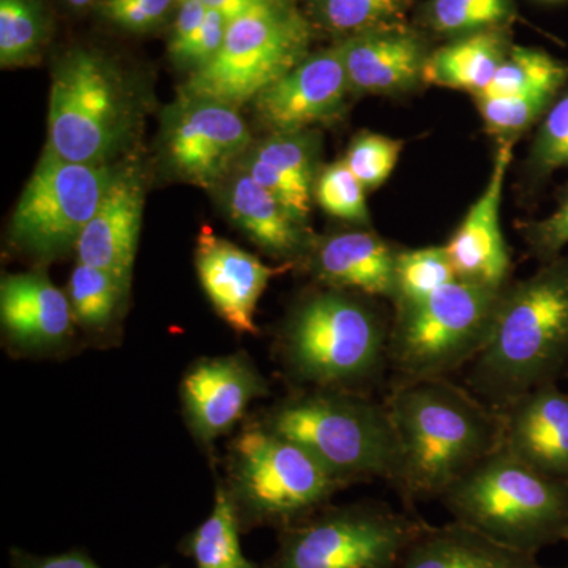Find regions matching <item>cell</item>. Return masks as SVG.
<instances>
[{
  "mask_svg": "<svg viewBox=\"0 0 568 568\" xmlns=\"http://www.w3.org/2000/svg\"><path fill=\"white\" fill-rule=\"evenodd\" d=\"M426 525L381 503L325 506L278 530V547L261 568H402Z\"/></svg>",
  "mask_w": 568,
  "mask_h": 568,
  "instance_id": "ba28073f",
  "label": "cell"
},
{
  "mask_svg": "<svg viewBox=\"0 0 568 568\" xmlns=\"http://www.w3.org/2000/svg\"><path fill=\"white\" fill-rule=\"evenodd\" d=\"M440 499L455 521L517 551L568 541V484L500 446Z\"/></svg>",
  "mask_w": 568,
  "mask_h": 568,
  "instance_id": "3957f363",
  "label": "cell"
},
{
  "mask_svg": "<svg viewBox=\"0 0 568 568\" xmlns=\"http://www.w3.org/2000/svg\"><path fill=\"white\" fill-rule=\"evenodd\" d=\"M207 10L197 0H179L178 17H175L173 36L170 41V52L174 61L200 31Z\"/></svg>",
  "mask_w": 568,
  "mask_h": 568,
  "instance_id": "60d3db41",
  "label": "cell"
},
{
  "mask_svg": "<svg viewBox=\"0 0 568 568\" xmlns=\"http://www.w3.org/2000/svg\"><path fill=\"white\" fill-rule=\"evenodd\" d=\"M504 291L448 283L417 304L398 306L387 361L402 381L446 377L487 346Z\"/></svg>",
  "mask_w": 568,
  "mask_h": 568,
  "instance_id": "52a82bcc",
  "label": "cell"
},
{
  "mask_svg": "<svg viewBox=\"0 0 568 568\" xmlns=\"http://www.w3.org/2000/svg\"><path fill=\"white\" fill-rule=\"evenodd\" d=\"M0 321L7 339L29 354H50L73 338L69 294L44 272L6 275L0 283Z\"/></svg>",
  "mask_w": 568,
  "mask_h": 568,
  "instance_id": "2e32d148",
  "label": "cell"
},
{
  "mask_svg": "<svg viewBox=\"0 0 568 568\" xmlns=\"http://www.w3.org/2000/svg\"><path fill=\"white\" fill-rule=\"evenodd\" d=\"M383 320L361 298L331 290L301 302L284 324L282 357L297 383L353 390L387 361Z\"/></svg>",
  "mask_w": 568,
  "mask_h": 568,
  "instance_id": "8992f818",
  "label": "cell"
},
{
  "mask_svg": "<svg viewBox=\"0 0 568 568\" xmlns=\"http://www.w3.org/2000/svg\"><path fill=\"white\" fill-rule=\"evenodd\" d=\"M242 534L276 532L328 506L346 488L304 447L253 422L231 440L226 484Z\"/></svg>",
  "mask_w": 568,
  "mask_h": 568,
  "instance_id": "5b68a950",
  "label": "cell"
},
{
  "mask_svg": "<svg viewBox=\"0 0 568 568\" xmlns=\"http://www.w3.org/2000/svg\"><path fill=\"white\" fill-rule=\"evenodd\" d=\"M241 536L233 504L220 484L211 515L182 538L179 551L193 560L194 568H261L242 551Z\"/></svg>",
  "mask_w": 568,
  "mask_h": 568,
  "instance_id": "484cf974",
  "label": "cell"
},
{
  "mask_svg": "<svg viewBox=\"0 0 568 568\" xmlns=\"http://www.w3.org/2000/svg\"><path fill=\"white\" fill-rule=\"evenodd\" d=\"M115 171L110 163H73L43 152L11 216L13 244L39 260L74 252Z\"/></svg>",
  "mask_w": 568,
  "mask_h": 568,
  "instance_id": "8fae6325",
  "label": "cell"
},
{
  "mask_svg": "<svg viewBox=\"0 0 568 568\" xmlns=\"http://www.w3.org/2000/svg\"><path fill=\"white\" fill-rule=\"evenodd\" d=\"M402 568H547L537 556L497 544L459 521L426 525L410 544Z\"/></svg>",
  "mask_w": 568,
  "mask_h": 568,
  "instance_id": "cb8c5ba5",
  "label": "cell"
},
{
  "mask_svg": "<svg viewBox=\"0 0 568 568\" xmlns=\"http://www.w3.org/2000/svg\"><path fill=\"white\" fill-rule=\"evenodd\" d=\"M568 80V67L545 51L514 47L508 50L495 74V80L476 99L503 97L556 95Z\"/></svg>",
  "mask_w": 568,
  "mask_h": 568,
  "instance_id": "4316f807",
  "label": "cell"
},
{
  "mask_svg": "<svg viewBox=\"0 0 568 568\" xmlns=\"http://www.w3.org/2000/svg\"><path fill=\"white\" fill-rule=\"evenodd\" d=\"M568 361V261H551L514 290L504 291L487 346L469 386L503 409L541 384L555 383Z\"/></svg>",
  "mask_w": 568,
  "mask_h": 568,
  "instance_id": "7a4b0ae2",
  "label": "cell"
},
{
  "mask_svg": "<svg viewBox=\"0 0 568 568\" xmlns=\"http://www.w3.org/2000/svg\"><path fill=\"white\" fill-rule=\"evenodd\" d=\"M510 14V0H432L426 9L435 31L457 36L495 29Z\"/></svg>",
  "mask_w": 568,
  "mask_h": 568,
  "instance_id": "1f68e13d",
  "label": "cell"
},
{
  "mask_svg": "<svg viewBox=\"0 0 568 568\" xmlns=\"http://www.w3.org/2000/svg\"><path fill=\"white\" fill-rule=\"evenodd\" d=\"M457 280L446 246H426L396 253V306L417 304Z\"/></svg>",
  "mask_w": 568,
  "mask_h": 568,
  "instance_id": "f1b7e54d",
  "label": "cell"
},
{
  "mask_svg": "<svg viewBox=\"0 0 568 568\" xmlns=\"http://www.w3.org/2000/svg\"><path fill=\"white\" fill-rule=\"evenodd\" d=\"M409 0H315L317 21L328 31L358 33L398 28Z\"/></svg>",
  "mask_w": 568,
  "mask_h": 568,
  "instance_id": "f546056e",
  "label": "cell"
},
{
  "mask_svg": "<svg viewBox=\"0 0 568 568\" xmlns=\"http://www.w3.org/2000/svg\"><path fill=\"white\" fill-rule=\"evenodd\" d=\"M510 162L511 141H504L497 149L487 189L444 245L459 282L496 291H503L506 283L510 256L500 230L499 212Z\"/></svg>",
  "mask_w": 568,
  "mask_h": 568,
  "instance_id": "e0dca14e",
  "label": "cell"
},
{
  "mask_svg": "<svg viewBox=\"0 0 568 568\" xmlns=\"http://www.w3.org/2000/svg\"><path fill=\"white\" fill-rule=\"evenodd\" d=\"M555 97L534 93L503 99H477V104L489 132L508 138L536 122L538 115L548 110Z\"/></svg>",
  "mask_w": 568,
  "mask_h": 568,
  "instance_id": "e575fe53",
  "label": "cell"
},
{
  "mask_svg": "<svg viewBox=\"0 0 568 568\" xmlns=\"http://www.w3.org/2000/svg\"><path fill=\"white\" fill-rule=\"evenodd\" d=\"M267 394L264 376L244 353L197 361L181 387L186 424L204 446L227 435L244 418L250 403Z\"/></svg>",
  "mask_w": 568,
  "mask_h": 568,
  "instance_id": "4fadbf2b",
  "label": "cell"
},
{
  "mask_svg": "<svg viewBox=\"0 0 568 568\" xmlns=\"http://www.w3.org/2000/svg\"><path fill=\"white\" fill-rule=\"evenodd\" d=\"M310 39L308 22L290 3L254 10L230 21L222 50L192 71L182 95L244 106L304 61Z\"/></svg>",
  "mask_w": 568,
  "mask_h": 568,
  "instance_id": "30bf717a",
  "label": "cell"
},
{
  "mask_svg": "<svg viewBox=\"0 0 568 568\" xmlns=\"http://www.w3.org/2000/svg\"><path fill=\"white\" fill-rule=\"evenodd\" d=\"M402 149V141L394 138L377 133H362L347 149L343 162L366 190H373L390 178Z\"/></svg>",
  "mask_w": 568,
  "mask_h": 568,
  "instance_id": "836d02e7",
  "label": "cell"
},
{
  "mask_svg": "<svg viewBox=\"0 0 568 568\" xmlns=\"http://www.w3.org/2000/svg\"><path fill=\"white\" fill-rule=\"evenodd\" d=\"M351 91L394 93L422 80L426 58L416 33L398 28L347 37L338 47Z\"/></svg>",
  "mask_w": 568,
  "mask_h": 568,
  "instance_id": "ffe728a7",
  "label": "cell"
},
{
  "mask_svg": "<svg viewBox=\"0 0 568 568\" xmlns=\"http://www.w3.org/2000/svg\"><path fill=\"white\" fill-rule=\"evenodd\" d=\"M365 192V186L351 173L345 162L331 164L317 175L316 203L335 219L365 223L368 220Z\"/></svg>",
  "mask_w": 568,
  "mask_h": 568,
  "instance_id": "d6a6232c",
  "label": "cell"
},
{
  "mask_svg": "<svg viewBox=\"0 0 568 568\" xmlns=\"http://www.w3.org/2000/svg\"><path fill=\"white\" fill-rule=\"evenodd\" d=\"M534 163L541 171L568 168V92L549 108L541 123L534 145Z\"/></svg>",
  "mask_w": 568,
  "mask_h": 568,
  "instance_id": "d590c367",
  "label": "cell"
},
{
  "mask_svg": "<svg viewBox=\"0 0 568 568\" xmlns=\"http://www.w3.org/2000/svg\"><path fill=\"white\" fill-rule=\"evenodd\" d=\"M133 108L108 61L89 51L62 59L51 84L44 152L73 163H110L129 140Z\"/></svg>",
  "mask_w": 568,
  "mask_h": 568,
  "instance_id": "9c48e42d",
  "label": "cell"
},
{
  "mask_svg": "<svg viewBox=\"0 0 568 568\" xmlns=\"http://www.w3.org/2000/svg\"><path fill=\"white\" fill-rule=\"evenodd\" d=\"M406 503L443 497L500 444L499 409L446 377L402 381L388 395Z\"/></svg>",
  "mask_w": 568,
  "mask_h": 568,
  "instance_id": "6da1fadb",
  "label": "cell"
},
{
  "mask_svg": "<svg viewBox=\"0 0 568 568\" xmlns=\"http://www.w3.org/2000/svg\"><path fill=\"white\" fill-rule=\"evenodd\" d=\"M349 92L345 63L336 47L306 55L253 103L257 118L272 133H297L338 118Z\"/></svg>",
  "mask_w": 568,
  "mask_h": 568,
  "instance_id": "5bb4252c",
  "label": "cell"
},
{
  "mask_svg": "<svg viewBox=\"0 0 568 568\" xmlns=\"http://www.w3.org/2000/svg\"><path fill=\"white\" fill-rule=\"evenodd\" d=\"M263 424L305 448L347 485L384 478L395 485L399 448L386 405L342 388H313L284 399Z\"/></svg>",
  "mask_w": 568,
  "mask_h": 568,
  "instance_id": "277c9868",
  "label": "cell"
},
{
  "mask_svg": "<svg viewBox=\"0 0 568 568\" xmlns=\"http://www.w3.org/2000/svg\"><path fill=\"white\" fill-rule=\"evenodd\" d=\"M568 568V567H567Z\"/></svg>",
  "mask_w": 568,
  "mask_h": 568,
  "instance_id": "f6af8a7d",
  "label": "cell"
},
{
  "mask_svg": "<svg viewBox=\"0 0 568 568\" xmlns=\"http://www.w3.org/2000/svg\"><path fill=\"white\" fill-rule=\"evenodd\" d=\"M312 271L331 290H354L368 297H395L396 253L376 234L346 231L310 248Z\"/></svg>",
  "mask_w": 568,
  "mask_h": 568,
  "instance_id": "44dd1931",
  "label": "cell"
},
{
  "mask_svg": "<svg viewBox=\"0 0 568 568\" xmlns=\"http://www.w3.org/2000/svg\"><path fill=\"white\" fill-rule=\"evenodd\" d=\"M10 566L11 568H102L84 548H73L62 555L39 556L13 547L10 548Z\"/></svg>",
  "mask_w": 568,
  "mask_h": 568,
  "instance_id": "ab89813d",
  "label": "cell"
},
{
  "mask_svg": "<svg viewBox=\"0 0 568 568\" xmlns=\"http://www.w3.org/2000/svg\"><path fill=\"white\" fill-rule=\"evenodd\" d=\"M43 14L36 0H0V63L18 67L37 58Z\"/></svg>",
  "mask_w": 568,
  "mask_h": 568,
  "instance_id": "4dcf8cb0",
  "label": "cell"
},
{
  "mask_svg": "<svg viewBox=\"0 0 568 568\" xmlns=\"http://www.w3.org/2000/svg\"><path fill=\"white\" fill-rule=\"evenodd\" d=\"M506 39L496 29L467 33L426 58L422 81L480 95L506 58Z\"/></svg>",
  "mask_w": 568,
  "mask_h": 568,
  "instance_id": "d4e9b609",
  "label": "cell"
},
{
  "mask_svg": "<svg viewBox=\"0 0 568 568\" xmlns=\"http://www.w3.org/2000/svg\"><path fill=\"white\" fill-rule=\"evenodd\" d=\"M67 2L74 7V9H82V7H88L89 3H92L93 0H67Z\"/></svg>",
  "mask_w": 568,
  "mask_h": 568,
  "instance_id": "7bdbcfd3",
  "label": "cell"
},
{
  "mask_svg": "<svg viewBox=\"0 0 568 568\" xmlns=\"http://www.w3.org/2000/svg\"><path fill=\"white\" fill-rule=\"evenodd\" d=\"M224 205L231 220L272 256L291 261L312 248L304 224L244 170L227 179Z\"/></svg>",
  "mask_w": 568,
  "mask_h": 568,
  "instance_id": "603a6c76",
  "label": "cell"
},
{
  "mask_svg": "<svg viewBox=\"0 0 568 568\" xmlns=\"http://www.w3.org/2000/svg\"><path fill=\"white\" fill-rule=\"evenodd\" d=\"M242 163V170L274 194L298 223L306 222L317 181V145L308 130L272 133Z\"/></svg>",
  "mask_w": 568,
  "mask_h": 568,
  "instance_id": "7402d4cb",
  "label": "cell"
},
{
  "mask_svg": "<svg viewBox=\"0 0 568 568\" xmlns=\"http://www.w3.org/2000/svg\"><path fill=\"white\" fill-rule=\"evenodd\" d=\"M529 239L538 256L545 260L558 256L560 250L568 245V194L548 219L532 226Z\"/></svg>",
  "mask_w": 568,
  "mask_h": 568,
  "instance_id": "f35d334b",
  "label": "cell"
},
{
  "mask_svg": "<svg viewBox=\"0 0 568 568\" xmlns=\"http://www.w3.org/2000/svg\"><path fill=\"white\" fill-rule=\"evenodd\" d=\"M144 211V183L133 168L115 171L99 211L74 246L78 263L102 268L132 286Z\"/></svg>",
  "mask_w": 568,
  "mask_h": 568,
  "instance_id": "d6986e66",
  "label": "cell"
},
{
  "mask_svg": "<svg viewBox=\"0 0 568 568\" xmlns=\"http://www.w3.org/2000/svg\"><path fill=\"white\" fill-rule=\"evenodd\" d=\"M500 447L540 473L568 484V395L541 384L499 409Z\"/></svg>",
  "mask_w": 568,
  "mask_h": 568,
  "instance_id": "ac0fdd59",
  "label": "cell"
},
{
  "mask_svg": "<svg viewBox=\"0 0 568 568\" xmlns=\"http://www.w3.org/2000/svg\"><path fill=\"white\" fill-rule=\"evenodd\" d=\"M194 264L216 315L237 334H257L254 315L268 283L291 264L271 267L260 257L203 227L194 248Z\"/></svg>",
  "mask_w": 568,
  "mask_h": 568,
  "instance_id": "9a60e30c",
  "label": "cell"
},
{
  "mask_svg": "<svg viewBox=\"0 0 568 568\" xmlns=\"http://www.w3.org/2000/svg\"><path fill=\"white\" fill-rule=\"evenodd\" d=\"M179 0H103L102 13L126 31L145 32L159 26Z\"/></svg>",
  "mask_w": 568,
  "mask_h": 568,
  "instance_id": "8d00e7d4",
  "label": "cell"
},
{
  "mask_svg": "<svg viewBox=\"0 0 568 568\" xmlns=\"http://www.w3.org/2000/svg\"><path fill=\"white\" fill-rule=\"evenodd\" d=\"M197 2L203 3L205 9L219 11L227 20L234 21L254 10L267 9L287 0H197Z\"/></svg>",
  "mask_w": 568,
  "mask_h": 568,
  "instance_id": "b9f144b4",
  "label": "cell"
},
{
  "mask_svg": "<svg viewBox=\"0 0 568 568\" xmlns=\"http://www.w3.org/2000/svg\"><path fill=\"white\" fill-rule=\"evenodd\" d=\"M545 2H560V0H545Z\"/></svg>",
  "mask_w": 568,
  "mask_h": 568,
  "instance_id": "ee69618b",
  "label": "cell"
},
{
  "mask_svg": "<svg viewBox=\"0 0 568 568\" xmlns=\"http://www.w3.org/2000/svg\"><path fill=\"white\" fill-rule=\"evenodd\" d=\"M227 26H230V20L226 17H223L219 11L207 10L200 31L186 44L185 50L175 59V62L189 67L192 71L207 65L222 50L224 39H226Z\"/></svg>",
  "mask_w": 568,
  "mask_h": 568,
  "instance_id": "74e56055",
  "label": "cell"
},
{
  "mask_svg": "<svg viewBox=\"0 0 568 568\" xmlns=\"http://www.w3.org/2000/svg\"><path fill=\"white\" fill-rule=\"evenodd\" d=\"M250 144L252 132L239 108L215 100L181 95L164 123L166 163L178 178L200 189L226 181Z\"/></svg>",
  "mask_w": 568,
  "mask_h": 568,
  "instance_id": "7c38bea8",
  "label": "cell"
},
{
  "mask_svg": "<svg viewBox=\"0 0 568 568\" xmlns=\"http://www.w3.org/2000/svg\"><path fill=\"white\" fill-rule=\"evenodd\" d=\"M130 286L102 268L78 263L71 272L69 298L74 321L85 331L104 332L121 315Z\"/></svg>",
  "mask_w": 568,
  "mask_h": 568,
  "instance_id": "83f0119b",
  "label": "cell"
}]
</instances>
